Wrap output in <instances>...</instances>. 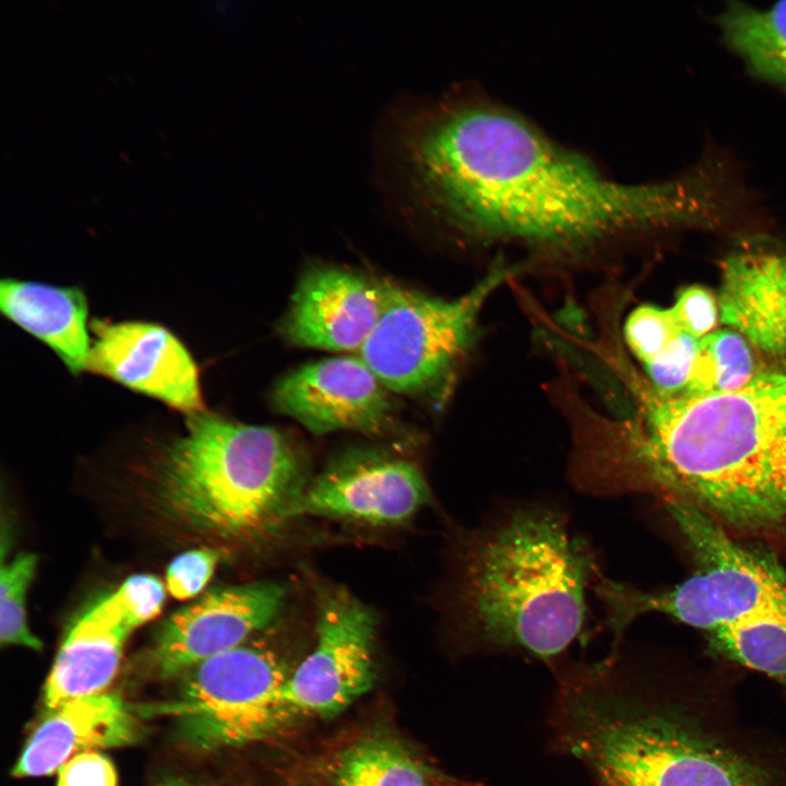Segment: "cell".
<instances>
[{"instance_id":"obj_1","label":"cell","mask_w":786,"mask_h":786,"mask_svg":"<svg viewBox=\"0 0 786 786\" xmlns=\"http://www.w3.org/2000/svg\"><path fill=\"white\" fill-rule=\"evenodd\" d=\"M403 157L421 201L473 236L572 249L631 231L713 227L725 202L704 163L646 183H620L517 115L472 99L409 121Z\"/></svg>"},{"instance_id":"obj_2","label":"cell","mask_w":786,"mask_h":786,"mask_svg":"<svg viewBox=\"0 0 786 786\" xmlns=\"http://www.w3.org/2000/svg\"><path fill=\"white\" fill-rule=\"evenodd\" d=\"M632 383L641 410L608 420L597 444L604 489L691 507L786 559V366L701 397Z\"/></svg>"},{"instance_id":"obj_3","label":"cell","mask_w":786,"mask_h":786,"mask_svg":"<svg viewBox=\"0 0 786 786\" xmlns=\"http://www.w3.org/2000/svg\"><path fill=\"white\" fill-rule=\"evenodd\" d=\"M567 748L602 786H786V736L745 722L710 680L607 686L577 706Z\"/></svg>"},{"instance_id":"obj_4","label":"cell","mask_w":786,"mask_h":786,"mask_svg":"<svg viewBox=\"0 0 786 786\" xmlns=\"http://www.w3.org/2000/svg\"><path fill=\"white\" fill-rule=\"evenodd\" d=\"M453 550L448 610L472 644L551 659L583 633L586 588L599 572L558 509L510 508L462 532Z\"/></svg>"},{"instance_id":"obj_5","label":"cell","mask_w":786,"mask_h":786,"mask_svg":"<svg viewBox=\"0 0 786 786\" xmlns=\"http://www.w3.org/2000/svg\"><path fill=\"white\" fill-rule=\"evenodd\" d=\"M305 461L282 431L203 410L165 445L157 497L175 521L200 535L249 540L289 520L308 481Z\"/></svg>"},{"instance_id":"obj_6","label":"cell","mask_w":786,"mask_h":786,"mask_svg":"<svg viewBox=\"0 0 786 786\" xmlns=\"http://www.w3.org/2000/svg\"><path fill=\"white\" fill-rule=\"evenodd\" d=\"M289 674L274 650L247 641L179 675L174 695L141 713L172 718L183 739L202 750L245 746L296 715L285 694Z\"/></svg>"},{"instance_id":"obj_7","label":"cell","mask_w":786,"mask_h":786,"mask_svg":"<svg viewBox=\"0 0 786 786\" xmlns=\"http://www.w3.org/2000/svg\"><path fill=\"white\" fill-rule=\"evenodd\" d=\"M513 270L497 264L468 291L451 299L391 282L382 314L356 355L391 393L437 392L471 347L486 301Z\"/></svg>"},{"instance_id":"obj_8","label":"cell","mask_w":786,"mask_h":786,"mask_svg":"<svg viewBox=\"0 0 786 786\" xmlns=\"http://www.w3.org/2000/svg\"><path fill=\"white\" fill-rule=\"evenodd\" d=\"M317 640L289 674L285 694L296 715L333 716L373 684L377 620L346 588L319 584Z\"/></svg>"},{"instance_id":"obj_9","label":"cell","mask_w":786,"mask_h":786,"mask_svg":"<svg viewBox=\"0 0 786 786\" xmlns=\"http://www.w3.org/2000/svg\"><path fill=\"white\" fill-rule=\"evenodd\" d=\"M419 466L378 449H348L308 481L289 517L311 515L372 527L408 522L430 504Z\"/></svg>"},{"instance_id":"obj_10","label":"cell","mask_w":786,"mask_h":786,"mask_svg":"<svg viewBox=\"0 0 786 786\" xmlns=\"http://www.w3.org/2000/svg\"><path fill=\"white\" fill-rule=\"evenodd\" d=\"M271 401L275 410L314 434L347 430L383 436L394 425L392 393L357 355L289 371L275 383Z\"/></svg>"},{"instance_id":"obj_11","label":"cell","mask_w":786,"mask_h":786,"mask_svg":"<svg viewBox=\"0 0 786 786\" xmlns=\"http://www.w3.org/2000/svg\"><path fill=\"white\" fill-rule=\"evenodd\" d=\"M286 588L261 581L207 592L174 612L160 627L151 658L163 678L233 650L267 628L281 614Z\"/></svg>"},{"instance_id":"obj_12","label":"cell","mask_w":786,"mask_h":786,"mask_svg":"<svg viewBox=\"0 0 786 786\" xmlns=\"http://www.w3.org/2000/svg\"><path fill=\"white\" fill-rule=\"evenodd\" d=\"M91 331L86 370L187 416L205 410L199 368L168 329L143 321L93 320Z\"/></svg>"},{"instance_id":"obj_13","label":"cell","mask_w":786,"mask_h":786,"mask_svg":"<svg viewBox=\"0 0 786 786\" xmlns=\"http://www.w3.org/2000/svg\"><path fill=\"white\" fill-rule=\"evenodd\" d=\"M391 282L332 264L299 277L278 332L288 344L359 352L385 307Z\"/></svg>"},{"instance_id":"obj_14","label":"cell","mask_w":786,"mask_h":786,"mask_svg":"<svg viewBox=\"0 0 786 786\" xmlns=\"http://www.w3.org/2000/svg\"><path fill=\"white\" fill-rule=\"evenodd\" d=\"M719 321L771 355H786V248L748 241L722 264Z\"/></svg>"},{"instance_id":"obj_15","label":"cell","mask_w":786,"mask_h":786,"mask_svg":"<svg viewBox=\"0 0 786 786\" xmlns=\"http://www.w3.org/2000/svg\"><path fill=\"white\" fill-rule=\"evenodd\" d=\"M135 716L115 693L100 692L68 701L47 712L12 775H50L79 753L130 745L140 734Z\"/></svg>"},{"instance_id":"obj_16","label":"cell","mask_w":786,"mask_h":786,"mask_svg":"<svg viewBox=\"0 0 786 786\" xmlns=\"http://www.w3.org/2000/svg\"><path fill=\"white\" fill-rule=\"evenodd\" d=\"M135 629L117 591L82 614L66 635L46 680L47 712L73 699L105 692Z\"/></svg>"},{"instance_id":"obj_17","label":"cell","mask_w":786,"mask_h":786,"mask_svg":"<svg viewBox=\"0 0 786 786\" xmlns=\"http://www.w3.org/2000/svg\"><path fill=\"white\" fill-rule=\"evenodd\" d=\"M0 309L10 321L50 347L74 376L87 369L88 306L78 287L4 278Z\"/></svg>"},{"instance_id":"obj_18","label":"cell","mask_w":786,"mask_h":786,"mask_svg":"<svg viewBox=\"0 0 786 786\" xmlns=\"http://www.w3.org/2000/svg\"><path fill=\"white\" fill-rule=\"evenodd\" d=\"M716 25L726 47L753 76L786 92V0L767 7L726 2Z\"/></svg>"},{"instance_id":"obj_19","label":"cell","mask_w":786,"mask_h":786,"mask_svg":"<svg viewBox=\"0 0 786 786\" xmlns=\"http://www.w3.org/2000/svg\"><path fill=\"white\" fill-rule=\"evenodd\" d=\"M333 785L427 786V772L398 741L372 735L342 752L334 765Z\"/></svg>"},{"instance_id":"obj_20","label":"cell","mask_w":786,"mask_h":786,"mask_svg":"<svg viewBox=\"0 0 786 786\" xmlns=\"http://www.w3.org/2000/svg\"><path fill=\"white\" fill-rule=\"evenodd\" d=\"M757 371L747 340L734 330L702 337L689 381L681 395L701 397L729 393L747 384Z\"/></svg>"},{"instance_id":"obj_21","label":"cell","mask_w":786,"mask_h":786,"mask_svg":"<svg viewBox=\"0 0 786 786\" xmlns=\"http://www.w3.org/2000/svg\"><path fill=\"white\" fill-rule=\"evenodd\" d=\"M37 557L21 553L1 567L0 575V641L2 645H17L40 651L43 642L32 633L26 618V595L34 577Z\"/></svg>"},{"instance_id":"obj_22","label":"cell","mask_w":786,"mask_h":786,"mask_svg":"<svg viewBox=\"0 0 786 786\" xmlns=\"http://www.w3.org/2000/svg\"><path fill=\"white\" fill-rule=\"evenodd\" d=\"M671 308L641 305L630 312L624 326V341L631 353L645 365L664 350L680 333Z\"/></svg>"},{"instance_id":"obj_23","label":"cell","mask_w":786,"mask_h":786,"mask_svg":"<svg viewBox=\"0 0 786 786\" xmlns=\"http://www.w3.org/2000/svg\"><path fill=\"white\" fill-rule=\"evenodd\" d=\"M700 340L680 333L664 350L644 366L648 384L659 394H680L690 378Z\"/></svg>"},{"instance_id":"obj_24","label":"cell","mask_w":786,"mask_h":786,"mask_svg":"<svg viewBox=\"0 0 786 786\" xmlns=\"http://www.w3.org/2000/svg\"><path fill=\"white\" fill-rule=\"evenodd\" d=\"M218 560V552L205 547L180 553L167 568L169 593L180 600L194 597L211 580Z\"/></svg>"},{"instance_id":"obj_25","label":"cell","mask_w":786,"mask_h":786,"mask_svg":"<svg viewBox=\"0 0 786 786\" xmlns=\"http://www.w3.org/2000/svg\"><path fill=\"white\" fill-rule=\"evenodd\" d=\"M671 310L681 329L699 340L713 332L719 318L717 297L699 285L682 289Z\"/></svg>"},{"instance_id":"obj_26","label":"cell","mask_w":786,"mask_h":786,"mask_svg":"<svg viewBox=\"0 0 786 786\" xmlns=\"http://www.w3.org/2000/svg\"><path fill=\"white\" fill-rule=\"evenodd\" d=\"M116 591L136 628L154 619L165 600L163 583L151 574L131 575Z\"/></svg>"},{"instance_id":"obj_27","label":"cell","mask_w":786,"mask_h":786,"mask_svg":"<svg viewBox=\"0 0 786 786\" xmlns=\"http://www.w3.org/2000/svg\"><path fill=\"white\" fill-rule=\"evenodd\" d=\"M117 784L118 777L114 764L97 751L79 753L58 771L57 786H117Z\"/></svg>"},{"instance_id":"obj_28","label":"cell","mask_w":786,"mask_h":786,"mask_svg":"<svg viewBox=\"0 0 786 786\" xmlns=\"http://www.w3.org/2000/svg\"><path fill=\"white\" fill-rule=\"evenodd\" d=\"M164 786H193V785L188 784L186 782H181V781H172V782L165 784Z\"/></svg>"}]
</instances>
